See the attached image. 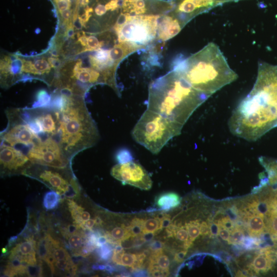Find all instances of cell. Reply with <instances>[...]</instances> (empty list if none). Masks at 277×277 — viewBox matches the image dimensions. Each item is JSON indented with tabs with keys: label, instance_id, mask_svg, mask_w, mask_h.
I'll list each match as a JSON object with an SVG mask.
<instances>
[{
	"label": "cell",
	"instance_id": "1",
	"mask_svg": "<svg viewBox=\"0 0 277 277\" xmlns=\"http://www.w3.org/2000/svg\"><path fill=\"white\" fill-rule=\"evenodd\" d=\"M277 126V65L259 63L253 88L233 110L230 132L247 141L260 138Z\"/></svg>",
	"mask_w": 277,
	"mask_h": 277
},
{
	"label": "cell",
	"instance_id": "2",
	"mask_svg": "<svg viewBox=\"0 0 277 277\" xmlns=\"http://www.w3.org/2000/svg\"><path fill=\"white\" fill-rule=\"evenodd\" d=\"M148 91L147 109L183 126L210 96L193 88L173 70L152 81Z\"/></svg>",
	"mask_w": 277,
	"mask_h": 277
},
{
	"label": "cell",
	"instance_id": "3",
	"mask_svg": "<svg viewBox=\"0 0 277 277\" xmlns=\"http://www.w3.org/2000/svg\"><path fill=\"white\" fill-rule=\"evenodd\" d=\"M195 89L210 96L238 77L214 43H209L173 68Z\"/></svg>",
	"mask_w": 277,
	"mask_h": 277
},
{
	"label": "cell",
	"instance_id": "4",
	"mask_svg": "<svg viewBox=\"0 0 277 277\" xmlns=\"http://www.w3.org/2000/svg\"><path fill=\"white\" fill-rule=\"evenodd\" d=\"M62 94L63 102L58 110L60 124L56 140L65 155L71 161L79 152L94 146L100 136L82 96Z\"/></svg>",
	"mask_w": 277,
	"mask_h": 277
},
{
	"label": "cell",
	"instance_id": "5",
	"mask_svg": "<svg viewBox=\"0 0 277 277\" xmlns=\"http://www.w3.org/2000/svg\"><path fill=\"white\" fill-rule=\"evenodd\" d=\"M183 126L147 109L131 131L133 140L153 154H157L168 142L180 135Z\"/></svg>",
	"mask_w": 277,
	"mask_h": 277
},
{
	"label": "cell",
	"instance_id": "6",
	"mask_svg": "<svg viewBox=\"0 0 277 277\" xmlns=\"http://www.w3.org/2000/svg\"><path fill=\"white\" fill-rule=\"evenodd\" d=\"M161 16L122 14L115 25L119 42H127L140 49L146 47L157 37V22Z\"/></svg>",
	"mask_w": 277,
	"mask_h": 277
},
{
	"label": "cell",
	"instance_id": "7",
	"mask_svg": "<svg viewBox=\"0 0 277 277\" xmlns=\"http://www.w3.org/2000/svg\"><path fill=\"white\" fill-rule=\"evenodd\" d=\"M60 169L32 163L23 174L35 179L61 196L72 198L80 193V186L74 176L69 174V169Z\"/></svg>",
	"mask_w": 277,
	"mask_h": 277
},
{
	"label": "cell",
	"instance_id": "8",
	"mask_svg": "<svg viewBox=\"0 0 277 277\" xmlns=\"http://www.w3.org/2000/svg\"><path fill=\"white\" fill-rule=\"evenodd\" d=\"M6 115L8 124L1 133V142L11 146L23 145L28 147L29 149L42 139L33 130L25 119L23 109H7Z\"/></svg>",
	"mask_w": 277,
	"mask_h": 277
},
{
	"label": "cell",
	"instance_id": "9",
	"mask_svg": "<svg viewBox=\"0 0 277 277\" xmlns=\"http://www.w3.org/2000/svg\"><path fill=\"white\" fill-rule=\"evenodd\" d=\"M40 259L50 267L52 274L67 276L76 274L77 267L67 250L58 240L46 234L40 248Z\"/></svg>",
	"mask_w": 277,
	"mask_h": 277
},
{
	"label": "cell",
	"instance_id": "10",
	"mask_svg": "<svg viewBox=\"0 0 277 277\" xmlns=\"http://www.w3.org/2000/svg\"><path fill=\"white\" fill-rule=\"evenodd\" d=\"M27 155L33 164L60 169L70 168L71 161L58 141L52 137L41 140L28 149Z\"/></svg>",
	"mask_w": 277,
	"mask_h": 277
},
{
	"label": "cell",
	"instance_id": "11",
	"mask_svg": "<svg viewBox=\"0 0 277 277\" xmlns=\"http://www.w3.org/2000/svg\"><path fill=\"white\" fill-rule=\"evenodd\" d=\"M24 116L33 130L42 138H56L60 124L58 110L50 106L23 109Z\"/></svg>",
	"mask_w": 277,
	"mask_h": 277
},
{
	"label": "cell",
	"instance_id": "12",
	"mask_svg": "<svg viewBox=\"0 0 277 277\" xmlns=\"http://www.w3.org/2000/svg\"><path fill=\"white\" fill-rule=\"evenodd\" d=\"M111 175L123 185L128 184L143 190H149L152 181L144 167L133 161L118 163L111 170Z\"/></svg>",
	"mask_w": 277,
	"mask_h": 277
},
{
	"label": "cell",
	"instance_id": "13",
	"mask_svg": "<svg viewBox=\"0 0 277 277\" xmlns=\"http://www.w3.org/2000/svg\"><path fill=\"white\" fill-rule=\"evenodd\" d=\"M173 8L168 13L184 27L196 16L220 6L216 0H172Z\"/></svg>",
	"mask_w": 277,
	"mask_h": 277
},
{
	"label": "cell",
	"instance_id": "14",
	"mask_svg": "<svg viewBox=\"0 0 277 277\" xmlns=\"http://www.w3.org/2000/svg\"><path fill=\"white\" fill-rule=\"evenodd\" d=\"M0 162L2 175L22 173L32 163L22 151L1 142Z\"/></svg>",
	"mask_w": 277,
	"mask_h": 277
},
{
	"label": "cell",
	"instance_id": "15",
	"mask_svg": "<svg viewBox=\"0 0 277 277\" xmlns=\"http://www.w3.org/2000/svg\"><path fill=\"white\" fill-rule=\"evenodd\" d=\"M85 230L73 223L64 229L62 233L67 248L75 256H81L83 248L88 240Z\"/></svg>",
	"mask_w": 277,
	"mask_h": 277
},
{
	"label": "cell",
	"instance_id": "16",
	"mask_svg": "<svg viewBox=\"0 0 277 277\" xmlns=\"http://www.w3.org/2000/svg\"><path fill=\"white\" fill-rule=\"evenodd\" d=\"M159 22L156 38L162 41L173 37L184 27L177 19L168 13L161 16Z\"/></svg>",
	"mask_w": 277,
	"mask_h": 277
},
{
	"label": "cell",
	"instance_id": "17",
	"mask_svg": "<svg viewBox=\"0 0 277 277\" xmlns=\"http://www.w3.org/2000/svg\"><path fill=\"white\" fill-rule=\"evenodd\" d=\"M36 244L33 236H28L17 244L11 249L9 254L20 256L29 265L36 264Z\"/></svg>",
	"mask_w": 277,
	"mask_h": 277
},
{
	"label": "cell",
	"instance_id": "18",
	"mask_svg": "<svg viewBox=\"0 0 277 277\" xmlns=\"http://www.w3.org/2000/svg\"><path fill=\"white\" fill-rule=\"evenodd\" d=\"M81 66V61H78L72 70L71 78L88 86L99 83L106 84L98 71L93 69L83 68Z\"/></svg>",
	"mask_w": 277,
	"mask_h": 277
},
{
	"label": "cell",
	"instance_id": "19",
	"mask_svg": "<svg viewBox=\"0 0 277 277\" xmlns=\"http://www.w3.org/2000/svg\"><path fill=\"white\" fill-rule=\"evenodd\" d=\"M67 204L73 223L82 228L84 224L90 219V213L81 205L70 199L67 200Z\"/></svg>",
	"mask_w": 277,
	"mask_h": 277
},
{
	"label": "cell",
	"instance_id": "20",
	"mask_svg": "<svg viewBox=\"0 0 277 277\" xmlns=\"http://www.w3.org/2000/svg\"><path fill=\"white\" fill-rule=\"evenodd\" d=\"M248 231L250 236L257 237L262 234L266 229L265 217L261 213H255L247 219Z\"/></svg>",
	"mask_w": 277,
	"mask_h": 277
},
{
	"label": "cell",
	"instance_id": "21",
	"mask_svg": "<svg viewBox=\"0 0 277 277\" xmlns=\"http://www.w3.org/2000/svg\"><path fill=\"white\" fill-rule=\"evenodd\" d=\"M104 234L107 238L108 243L113 245L120 244L122 241L131 238L128 226L123 224L108 229L104 232Z\"/></svg>",
	"mask_w": 277,
	"mask_h": 277
},
{
	"label": "cell",
	"instance_id": "22",
	"mask_svg": "<svg viewBox=\"0 0 277 277\" xmlns=\"http://www.w3.org/2000/svg\"><path fill=\"white\" fill-rule=\"evenodd\" d=\"M273 261L269 255L261 250L260 253L254 257L250 268L256 273L266 272L271 268Z\"/></svg>",
	"mask_w": 277,
	"mask_h": 277
},
{
	"label": "cell",
	"instance_id": "23",
	"mask_svg": "<svg viewBox=\"0 0 277 277\" xmlns=\"http://www.w3.org/2000/svg\"><path fill=\"white\" fill-rule=\"evenodd\" d=\"M51 68V65L44 59L37 60L34 63L25 61L23 65L22 72L41 75L50 72Z\"/></svg>",
	"mask_w": 277,
	"mask_h": 277
},
{
	"label": "cell",
	"instance_id": "24",
	"mask_svg": "<svg viewBox=\"0 0 277 277\" xmlns=\"http://www.w3.org/2000/svg\"><path fill=\"white\" fill-rule=\"evenodd\" d=\"M181 203L180 196L174 192H167L159 195L156 199V205L162 210L168 211L177 207Z\"/></svg>",
	"mask_w": 277,
	"mask_h": 277
},
{
	"label": "cell",
	"instance_id": "25",
	"mask_svg": "<svg viewBox=\"0 0 277 277\" xmlns=\"http://www.w3.org/2000/svg\"><path fill=\"white\" fill-rule=\"evenodd\" d=\"M148 260L155 262L163 272L164 276L169 273L170 261L169 256L163 252V250L150 253Z\"/></svg>",
	"mask_w": 277,
	"mask_h": 277
},
{
	"label": "cell",
	"instance_id": "26",
	"mask_svg": "<svg viewBox=\"0 0 277 277\" xmlns=\"http://www.w3.org/2000/svg\"><path fill=\"white\" fill-rule=\"evenodd\" d=\"M61 199V195L55 191H48L43 197V206L47 210L54 209L58 206Z\"/></svg>",
	"mask_w": 277,
	"mask_h": 277
},
{
	"label": "cell",
	"instance_id": "27",
	"mask_svg": "<svg viewBox=\"0 0 277 277\" xmlns=\"http://www.w3.org/2000/svg\"><path fill=\"white\" fill-rule=\"evenodd\" d=\"M175 238L180 242H183V248L188 249L192 245V242L189 239L187 230L185 226H177L174 233Z\"/></svg>",
	"mask_w": 277,
	"mask_h": 277
},
{
	"label": "cell",
	"instance_id": "28",
	"mask_svg": "<svg viewBox=\"0 0 277 277\" xmlns=\"http://www.w3.org/2000/svg\"><path fill=\"white\" fill-rule=\"evenodd\" d=\"M144 220L140 217H134L128 226L131 238H135L143 233Z\"/></svg>",
	"mask_w": 277,
	"mask_h": 277
},
{
	"label": "cell",
	"instance_id": "29",
	"mask_svg": "<svg viewBox=\"0 0 277 277\" xmlns=\"http://www.w3.org/2000/svg\"><path fill=\"white\" fill-rule=\"evenodd\" d=\"M160 220L155 216L147 219L144 223L143 233L152 232L156 234L160 231Z\"/></svg>",
	"mask_w": 277,
	"mask_h": 277
},
{
	"label": "cell",
	"instance_id": "30",
	"mask_svg": "<svg viewBox=\"0 0 277 277\" xmlns=\"http://www.w3.org/2000/svg\"><path fill=\"white\" fill-rule=\"evenodd\" d=\"M200 221L199 220H195L185 223V226L188 232L189 239L192 242L201 234Z\"/></svg>",
	"mask_w": 277,
	"mask_h": 277
},
{
	"label": "cell",
	"instance_id": "31",
	"mask_svg": "<svg viewBox=\"0 0 277 277\" xmlns=\"http://www.w3.org/2000/svg\"><path fill=\"white\" fill-rule=\"evenodd\" d=\"M245 239V231L241 226H235L231 231L228 243L230 244H242Z\"/></svg>",
	"mask_w": 277,
	"mask_h": 277
},
{
	"label": "cell",
	"instance_id": "32",
	"mask_svg": "<svg viewBox=\"0 0 277 277\" xmlns=\"http://www.w3.org/2000/svg\"><path fill=\"white\" fill-rule=\"evenodd\" d=\"M268 215V231L274 236L277 237V208L271 210Z\"/></svg>",
	"mask_w": 277,
	"mask_h": 277
},
{
	"label": "cell",
	"instance_id": "33",
	"mask_svg": "<svg viewBox=\"0 0 277 277\" xmlns=\"http://www.w3.org/2000/svg\"><path fill=\"white\" fill-rule=\"evenodd\" d=\"M114 245L109 243H106L101 247L96 248L97 253L101 260L106 261L108 260L111 254L113 253V250Z\"/></svg>",
	"mask_w": 277,
	"mask_h": 277
},
{
	"label": "cell",
	"instance_id": "34",
	"mask_svg": "<svg viewBox=\"0 0 277 277\" xmlns=\"http://www.w3.org/2000/svg\"><path fill=\"white\" fill-rule=\"evenodd\" d=\"M136 259V254L124 252L121 258L120 265L132 268Z\"/></svg>",
	"mask_w": 277,
	"mask_h": 277
},
{
	"label": "cell",
	"instance_id": "35",
	"mask_svg": "<svg viewBox=\"0 0 277 277\" xmlns=\"http://www.w3.org/2000/svg\"><path fill=\"white\" fill-rule=\"evenodd\" d=\"M50 98L44 91H40L37 95V101L32 107H47L50 105Z\"/></svg>",
	"mask_w": 277,
	"mask_h": 277
},
{
	"label": "cell",
	"instance_id": "36",
	"mask_svg": "<svg viewBox=\"0 0 277 277\" xmlns=\"http://www.w3.org/2000/svg\"><path fill=\"white\" fill-rule=\"evenodd\" d=\"M124 252V248L121 244L115 245L112 255V262L115 264L120 265L121 258Z\"/></svg>",
	"mask_w": 277,
	"mask_h": 277
},
{
	"label": "cell",
	"instance_id": "37",
	"mask_svg": "<svg viewBox=\"0 0 277 277\" xmlns=\"http://www.w3.org/2000/svg\"><path fill=\"white\" fill-rule=\"evenodd\" d=\"M116 159L118 163H125L133 161L131 152L126 149L119 151L116 155Z\"/></svg>",
	"mask_w": 277,
	"mask_h": 277
},
{
	"label": "cell",
	"instance_id": "38",
	"mask_svg": "<svg viewBox=\"0 0 277 277\" xmlns=\"http://www.w3.org/2000/svg\"><path fill=\"white\" fill-rule=\"evenodd\" d=\"M103 42H100L98 39L94 36H89L88 37L87 46L86 51H92L98 50L103 44Z\"/></svg>",
	"mask_w": 277,
	"mask_h": 277
},
{
	"label": "cell",
	"instance_id": "39",
	"mask_svg": "<svg viewBox=\"0 0 277 277\" xmlns=\"http://www.w3.org/2000/svg\"><path fill=\"white\" fill-rule=\"evenodd\" d=\"M219 227H224L231 231L235 227L234 222L228 216L220 218L217 222Z\"/></svg>",
	"mask_w": 277,
	"mask_h": 277
},
{
	"label": "cell",
	"instance_id": "40",
	"mask_svg": "<svg viewBox=\"0 0 277 277\" xmlns=\"http://www.w3.org/2000/svg\"><path fill=\"white\" fill-rule=\"evenodd\" d=\"M164 243L160 240H154L151 242L149 245L148 250L150 253L159 252L163 250Z\"/></svg>",
	"mask_w": 277,
	"mask_h": 277
},
{
	"label": "cell",
	"instance_id": "41",
	"mask_svg": "<svg viewBox=\"0 0 277 277\" xmlns=\"http://www.w3.org/2000/svg\"><path fill=\"white\" fill-rule=\"evenodd\" d=\"M188 249H183V250L176 251L174 253V260L177 263H182L185 256L187 253Z\"/></svg>",
	"mask_w": 277,
	"mask_h": 277
},
{
	"label": "cell",
	"instance_id": "42",
	"mask_svg": "<svg viewBox=\"0 0 277 277\" xmlns=\"http://www.w3.org/2000/svg\"><path fill=\"white\" fill-rule=\"evenodd\" d=\"M208 225L210 230V235L211 236H216L218 235L220 227L215 222H208Z\"/></svg>",
	"mask_w": 277,
	"mask_h": 277
},
{
	"label": "cell",
	"instance_id": "43",
	"mask_svg": "<svg viewBox=\"0 0 277 277\" xmlns=\"http://www.w3.org/2000/svg\"><path fill=\"white\" fill-rule=\"evenodd\" d=\"M160 231L163 229L167 228L171 223V216L169 214L165 213L163 218L160 221Z\"/></svg>",
	"mask_w": 277,
	"mask_h": 277
},
{
	"label": "cell",
	"instance_id": "44",
	"mask_svg": "<svg viewBox=\"0 0 277 277\" xmlns=\"http://www.w3.org/2000/svg\"><path fill=\"white\" fill-rule=\"evenodd\" d=\"M231 231L224 227H220L218 234L224 241L228 242Z\"/></svg>",
	"mask_w": 277,
	"mask_h": 277
},
{
	"label": "cell",
	"instance_id": "45",
	"mask_svg": "<svg viewBox=\"0 0 277 277\" xmlns=\"http://www.w3.org/2000/svg\"><path fill=\"white\" fill-rule=\"evenodd\" d=\"M200 233L202 235L210 234L209 225L206 222H202L200 224Z\"/></svg>",
	"mask_w": 277,
	"mask_h": 277
},
{
	"label": "cell",
	"instance_id": "46",
	"mask_svg": "<svg viewBox=\"0 0 277 277\" xmlns=\"http://www.w3.org/2000/svg\"><path fill=\"white\" fill-rule=\"evenodd\" d=\"M71 12L70 10H66L60 13L62 17L64 20V22H68L70 16H71Z\"/></svg>",
	"mask_w": 277,
	"mask_h": 277
},
{
	"label": "cell",
	"instance_id": "47",
	"mask_svg": "<svg viewBox=\"0 0 277 277\" xmlns=\"http://www.w3.org/2000/svg\"><path fill=\"white\" fill-rule=\"evenodd\" d=\"M149 274L145 270H143L142 269H138L137 270L134 271V272L133 273V275L136 276H148L147 275Z\"/></svg>",
	"mask_w": 277,
	"mask_h": 277
},
{
	"label": "cell",
	"instance_id": "48",
	"mask_svg": "<svg viewBox=\"0 0 277 277\" xmlns=\"http://www.w3.org/2000/svg\"><path fill=\"white\" fill-rule=\"evenodd\" d=\"M87 40L88 37L85 35H83L78 38V41L81 44L85 47H87Z\"/></svg>",
	"mask_w": 277,
	"mask_h": 277
},
{
	"label": "cell",
	"instance_id": "49",
	"mask_svg": "<svg viewBox=\"0 0 277 277\" xmlns=\"http://www.w3.org/2000/svg\"><path fill=\"white\" fill-rule=\"evenodd\" d=\"M105 270L111 273L113 271H114L115 270V269H114V267H113V266H112L111 265H109V264H107V265H105Z\"/></svg>",
	"mask_w": 277,
	"mask_h": 277
},
{
	"label": "cell",
	"instance_id": "50",
	"mask_svg": "<svg viewBox=\"0 0 277 277\" xmlns=\"http://www.w3.org/2000/svg\"><path fill=\"white\" fill-rule=\"evenodd\" d=\"M220 6L223 5V4L227 2H237L240 0H216Z\"/></svg>",
	"mask_w": 277,
	"mask_h": 277
},
{
	"label": "cell",
	"instance_id": "51",
	"mask_svg": "<svg viewBox=\"0 0 277 277\" xmlns=\"http://www.w3.org/2000/svg\"><path fill=\"white\" fill-rule=\"evenodd\" d=\"M60 1H58V2H60ZM66 2H67V1H66ZM57 2H56V3H57ZM56 3H55V4ZM70 4L71 6L72 5V4Z\"/></svg>",
	"mask_w": 277,
	"mask_h": 277
}]
</instances>
